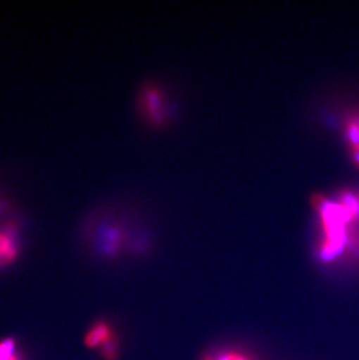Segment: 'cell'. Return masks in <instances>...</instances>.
Returning a JSON list of instances; mask_svg holds the SVG:
<instances>
[{"label":"cell","mask_w":359,"mask_h":360,"mask_svg":"<svg viewBox=\"0 0 359 360\" xmlns=\"http://www.w3.org/2000/svg\"><path fill=\"white\" fill-rule=\"evenodd\" d=\"M17 255V230L14 223H10L0 229V267L13 262Z\"/></svg>","instance_id":"cell-1"},{"label":"cell","mask_w":359,"mask_h":360,"mask_svg":"<svg viewBox=\"0 0 359 360\" xmlns=\"http://www.w3.org/2000/svg\"><path fill=\"white\" fill-rule=\"evenodd\" d=\"M115 333L106 322H97L85 336V345L90 349L102 347L115 337Z\"/></svg>","instance_id":"cell-2"},{"label":"cell","mask_w":359,"mask_h":360,"mask_svg":"<svg viewBox=\"0 0 359 360\" xmlns=\"http://www.w3.org/2000/svg\"><path fill=\"white\" fill-rule=\"evenodd\" d=\"M201 360H257L248 351L236 347H224L204 354Z\"/></svg>","instance_id":"cell-3"},{"label":"cell","mask_w":359,"mask_h":360,"mask_svg":"<svg viewBox=\"0 0 359 360\" xmlns=\"http://www.w3.org/2000/svg\"><path fill=\"white\" fill-rule=\"evenodd\" d=\"M122 233L115 226H106L101 231V250L106 255H115L122 243Z\"/></svg>","instance_id":"cell-4"},{"label":"cell","mask_w":359,"mask_h":360,"mask_svg":"<svg viewBox=\"0 0 359 360\" xmlns=\"http://www.w3.org/2000/svg\"><path fill=\"white\" fill-rule=\"evenodd\" d=\"M144 105L146 112L156 122L163 120V113L161 112V96L154 89H149L144 94Z\"/></svg>","instance_id":"cell-5"},{"label":"cell","mask_w":359,"mask_h":360,"mask_svg":"<svg viewBox=\"0 0 359 360\" xmlns=\"http://www.w3.org/2000/svg\"><path fill=\"white\" fill-rule=\"evenodd\" d=\"M0 360H21L15 350V342L13 340L0 342Z\"/></svg>","instance_id":"cell-6"},{"label":"cell","mask_w":359,"mask_h":360,"mask_svg":"<svg viewBox=\"0 0 359 360\" xmlns=\"http://www.w3.org/2000/svg\"><path fill=\"white\" fill-rule=\"evenodd\" d=\"M346 138L349 141L350 148L359 146V122H349L346 126Z\"/></svg>","instance_id":"cell-7"},{"label":"cell","mask_w":359,"mask_h":360,"mask_svg":"<svg viewBox=\"0 0 359 360\" xmlns=\"http://www.w3.org/2000/svg\"><path fill=\"white\" fill-rule=\"evenodd\" d=\"M351 150V154H353V159L356 163L357 168L359 169V146L353 147V148H350Z\"/></svg>","instance_id":"cell-8"}]
</instances>
